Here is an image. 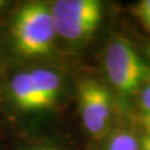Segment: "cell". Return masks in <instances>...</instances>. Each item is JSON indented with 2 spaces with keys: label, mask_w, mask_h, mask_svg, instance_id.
<instances>
[{
  "label": "cell",
  "mask_w": 150,
  "mask_h": 150,
  "mask_svg": "<svg viewBox=\"0 0 150 150\" xmlns=\"http://www.w3.org/2000/svg\"><path fill=\"white\" fill-rule=\"evenodd\" d=\"M81 120L86 130L93 137L107 131L111 118V95L105 86L92 79L78 85Z\"/></svg>",
  "instance_id": "5b68a950"
},
{
  "label": "cell",
  "mask_w": 150,
  "mask_h": 150,
  "mask_svg": "<svg viewBox=\"0 0 150 150\" xmlns=\"http://www.w3.org/2000/svg\"><path fill=\"white\" fill-rule=\"evenodd\" d=\"M136 13L139 16L146 27L150 30V0L141 1L136 8Z\"/></svg>",
  "instance_id": "ba28073f"
},
{
  "label": "cell",
  "mask_w": 150,
  "mask_h": 150,
  "mask_svg": "<svg viewBox=\"0 0 150 150\" xmlns=\"http://www.w3.org/2000/svg\"><path fill=\"white\" fill-rule=\"evenodd\" d=\"M50 7L56 35L68 41L90 37L102 19V4L98 0H57Z\"/></svg>",
  "instance_id": "3957f363"
},
{
  "label": "cell",
  "mask_w": 150,
  "mask_h": 150,
  "mask_svg": "<svg viewBox=\"0 0 150 150\" xmlns=\"http://www.w3.org/2000/svg\"><path fill=\"white\" fill-rule=\"evenodd\" d=\"M138 103L141 123L147 134L150 136V70L138 91Z\"/></svg>",
  "instance_id": "8992f818"
},
{
  "label": "cell",
  "mask_w": 150,
  "mask_h": 150,
  "mask_svg": "<svg viewBox=\"0 0 150 150\" xmlns=\"http://www.w3.org/2000/svg\"><path fill=\"white\" fill-rule=\"evenodd\" d=\"M105 67L109 81L123 99L138 93L149 72L139 54L126 40L109 43Z\"/></svg>",
  "instance_id": "277c9868"
},
{
  "label": "cell",
  "mask_w": 150,
  "mask_h": 150,
  "mask_svg": "<svg viewBox=\"0 0 150 150\" xmlns=\"http://www.w3.org/2000/svg\"><path fill=\"white\" fill-rule=\"evenodd\" d=\"M30 150H59L58 148L54 147H50V146H45V147H38V148H33Z\"/></svg>",
  "instance_id": "30bf717a"
},
{
  "label": "cell",
  "mask_w": 150,
  "mask_h": 150,
  "mask_svg": "<svg viewBox=\"0 0 150 150\" xmlns=\"http://www.w3.org/2000/svg\"><path fill=\"white\" fill-rule=\"evenodd\" d=\"M140 147H141V149L142 150H150V136H146L144 139L141 140V142H140Z\"/></svg>",
  "instance_id": "9c48e42d"
},
{
  "label": "cell",
  "mask_w": 150,
  "mask_h": 150,
  "mask_svg": "<svg viewBox=\"0 0 150 150\" xmlns=\"http://www.w3.org/2000/svg\"><path fill=\"white\" fill-rule=\"evenodd\" d=\"M6 5H7V2H6V1H4V0H0V12L2 11V9L5 8Z\"/></svg>",
  "instance_id": "8fae6325"
},
{
  "label": "cell",
  "mask_w": 150,
  "mask_h": 150,
  "mask_svg": "<svg viewBox=\"0 0 150 150\" xmlns=\"http://www.w3.org/2000/svg\"><path fill=\"white\" fill-rule=\"evenodd\" d=\"M140 146L136 136L128 131H118L111 136L103 150H139Z\"/></svg>",
  "instance_id": "52a82bcc"
},
{
  "label": "cell",
  "mask_w": 150,
  "mask_h": 150,
  "mask_svg": "<svg viewBox=\"0 0 150 150\" xmlns=\"http://www.w3.org/2000/svg\"><path fill=\"white\" fill-rule=\"evenodd\" d=\"M64 92V80L58 71L35 67L18 71L6 85V98L22 113H37L54 107Z\"/></svg>",
  "instance_id": "7a4b0ae2"
},
{
  "label": "cell",
  "mask_w": 150,
  "mask_h": 150,
  "mask_svg": "<svg viewBox=\"0 0 150 150\" xmlns=\"http://www.w3.org/2000/svg\"><path fill=\"white\" fill-rule=\"evenodd\" d=\"M50 5L28 1L13 13L9 26L12 50L26 59L42 58L52 52L56 40Z\"/></svg>",
  "instance_id": "6da1fadb"
},
{
  "label": "cell",
  "mask_w": 150,
  "mask_h": 150,
  "mask_svg": "<svg viewBox=\"0 0 150 150\" xmlns=\"http://www.w3.org/2000/svg\"><path fill=\"white\" fill-rule=\"evenodd\" d=\"M147 52H148V56H149V58H150V46L147 47Z\"/></svg>",
  "instance_id": "7c38bea8"
}]
</instances>
